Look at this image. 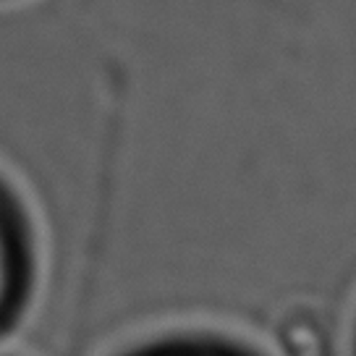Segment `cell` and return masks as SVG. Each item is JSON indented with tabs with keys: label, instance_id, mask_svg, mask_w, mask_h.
<instances>
[{
	"label": "cell",
	"instance_id": "7a4b0ae2",
	"mask_svg": "<svg viewBox=\"0 0 356 356\" xmlns=\"http://www.w3.org/2000/svg\"><path fill=\"white\" fill-rule=\"evenodd\" d=\"M176 356H204V354H176Z\"/></svg>",
	"mask_w": 356,
	"mask_h": 356
},
{
	"label": "cell",
	"instance_id": "6da1fadb",
	"mask_svg": "<svg viewBox=\"0 0 356 356\" xmlns=\"http://www.w3.org/2000/svg\"><path fill=\"white\" fill-rule=\"evenodd\" d=\"M13 293V252L6 228L0 225V314L8 307Z\"/></svg>",
	"mask_w": 356,
	"mask_h": 356
}]
</instances>
